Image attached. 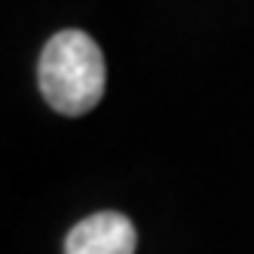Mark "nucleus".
<instances>
[{"label":"nucleus","mask_w":254,"mask_h":254,"mask_svg":"<svg viewBox=\"0 0 254 254\" xmlns=\"http://www.w3.org/2000/svg\"><path fill=\"white\" fill-rule=\"evenodd\" d=\"M37 77L52 111L83 117L104 95V56L86 31H59L40 52Z\"/></svg>","instance_id":"obj_1"},{"label":"nucleus","mask_w":254,"mask_h":254,"mask_svg":"<svg viewBox=\"0 0 254 254\" xmlns=\"http://www.w3.org/2000/svg\"><path fill=\"white\" fill-rule=\"evenodd\" d=\"M135 224L120 211H98L80 221L64 239V254H135Z\"/></svg>","instance_id":"obj_2"}]
</instances>
